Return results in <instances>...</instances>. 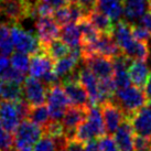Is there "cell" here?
Segmentation results:
<instances>
[{
  "mask_svg": "<svg viewBox=\"0 0 151 151\" xmlns=\"http://www.w3.org/2000/svg\"><path fill=\"white\" fill-rule=\"evenodd\" d=\"M138 86H127L122 89H117L110 101L122 109L126 118H130L136 111H138L147 103L146 94Z\"/></svg>",
  "mask_w": 151,
  "mask_h": 151,
  "instance_id": "6da1fadb",
  "label": "cell"
},
{
  "mask_svg": "<svg viewBox=\"0 0 151 151\" xmlns=\"http://www.w3.org/2000/svg\"><path fill=\"white\" fill-rule=\"evenodd\" d=\"M13 148L16 151H33L43 136L42 127L35 125L29 119H23L13 132Z\"/></svg>",
  "mask_w": 151,
  "mask_h": 151,
  "instance_id": "7a4b0ae2",
  "label": "cell"
},
{
  "mask_svg": "<svg viewBox=\"0 0 151 151\" xmlns=\"http://www.w3.org/2000/svg\"><path fill=\"white\" fill-rule=\"evenodd\" d=\"M10 38L18 52L32 55L42 51L38 35L35 37L29 31H25L21 25L18 24V22H14L10 29Z\"/></svg>",
  "mask_w": 151,
  "mask_h": 151,
  "instance_id": "3957f363",
  "label": "cell"
},
{
  "mask_svg": "<svg viewBox=\"0 0 151 151\" xmlns=\"http://www.w3.org/2000/svg\"><path fill=\"white\" fill-rule=\"evenodd\" d=\"M82 49H83V58L91 54H99L114 59L122 53L115 39L111 38V35L109 34H101L93 42L82 43Z\"/></svg>",
  "mask_w": 151,
  "mask_h": 151,
  "instance_id": "277c9868",
  "label": "cell"
},
{
  "mask_svg": "<svg viewBox=\"0 0 151 151\" xmlns=\"http://www.w3.org/2000/svg\"><path fill=\"white\" fill-rule=\"evenodd\" d=\"M46 101L51 119L54 120H62L65 110L68 106H71V101L68 99L66 93L63 89L62 85L59 84L47 87Z\"/></svg>",
  "mask_w": 151,
  "mask_h": 151,
  "instance_id": "5b68a950",
  "label": "cell"
},
{
  "mask_svg": "<svg viewBox=\"0 0 151 151\" xmlns=\"http://www.w3.org/2000/svg\"><path fill=\"white\" fill-rule=\"evenodd\" d=\"M23 88V98L28 101L30 106L43 105L46 101L47 87L43 84L41 80L30 76L25 77L22 84Z\"/></svg>",
  "mask_w": 151,
  "mask_h": 151,
  "instance_id": "8992f818",
  "label": "cell"
},
{
  "mask_svg": "<svg viewBox=\"0 0 151 151\" xmlns=\"http://www.w3.org/2000/svg\"><path fill=\"white\" fill-rule=\"evenodd\" d=\"M85 66L89 68L98 80L110 78L114 75L113 59L99 54H91L83 58Z\"/></svg>",
  "mask_w": 151,
  "mask_h": 151,
  "instance_id": "52a82bcc",
  "label": "cell"
},
{
  "mask_svg": "<svg viewBox=\"0 0 151 151\" xmlns=\"http://www.w3.org/2000/svg\"><path fill=\"white\" fill-rule=\"evenodd\" d=\"M87 109L88 108L74 105L67 107L63 118L61 120L64 127V136L67 140L75 138L76 128L86 119Z\"/></svg>",
  "mask_w": 151,
  "mask_h": 151,
  "instance_id": "ba28073f",
  "label": "cell"
},
{
  "mask_svg": "<svg viewBox=\"0 0 151 151\" xmlns=\"http://www.w3.org/2000/svg\"><path fill=\"white\" fill-rule=\"evenodd\" d=\"M23 120L17 101H0V122L10 134H13L20 122Z\"/></svg>",
  "mask_w": 151,
  "mask_h": 151,
  "instance_id": "9c48e42d",
  "label": "cell"
},
{
  "mask_svg": "<svg viewBox=\"0 0 151 151\" xmlns=\"http://www.w3.org/2000/svg\"><path fill=\"white\" fill-rule=\"evenodd\" d=\"M101 109L104 125H105L106 134L111 136L119 128L120 124L126 119V116L122 111V109L110 101L101 104Z\"/></svg>",
  "mask_w": 151,
  "mask_h": 151,
  "instance_id": "30bf717a",
  "label": "cell"
},
{
  "mask_svg": "<svg viewBox=\"0 0 151 151\" xmlns=\"http://www.w3.org/2000/svg\"><path fill=\"white\" fill-rule=\"evenodd\" d=\"M134 134L142 137H151V101H148L138 111L128 118Z\"/></svg>",
  "mask_w": 151,
  "mask_h": 151,
  "instance_id": "8fae6325",
  "label": "cell"
},
{
  "mask_svg": "<svg viewBox=\"0 0 151 151\" xmlns=\"http://www.w3.org/2000/svg\"><path fill=\"white\" fill-rule=\"evenodd\" d=\"M62 85H63V89L66 93L68 99L71 101V105L84 107V108H88L91 106L87 92L80 81L65 80L62 81Z\"/></svg>",
  "mask_w": 151,
  "mask_h": 151,
  "instance_id": "7c38bea8",
  "label": "cell"
},
{
  "mask_svg": "<svg viewBox=\"0 0 151 151\" xmlns=\"http://www.w3.org/2000/svg\"><path fill=\"white\" fill-rule=\"evenodd\" d=\"M60 25L53 17H38L35 21V30L41 45L59 38Z\"/></svg>",
  "mask_w": 151,
  "mask_h": 151,
  "instance_id": "4fadbf2b",
  "label": "cell"
},
{
  "mask_svg": "<svg viewBox=\"0 0 151 151\" xmlns=\"http://www.w3.org/2000/svg\"><path fill=\"white\" fill-rule=\"evenodd\" d=\"M78 78L82 85L85 87L89 97L91 105H101V97L99 94V80L93 74L87 67H81L78 70Z\"/></svg>",
  "mask_w": 151,
  "mask_h": 151,
  "instance_id": "5bb4252c",
  "label": "cell"
},
{
  "mask_svg": "<svg viewBox=\"0 0 151 151\" xmlns=\"http://www.w3.org/2000/svg\"><path fill=\"white\" fill-rule=\"evenodd\" d=\"M53 67H54V60L50 55L46 54L43 49L38 53L32 54L30 58V75L37 77L39 80L43 75H45L46 73L53 71Z\"/></svg>",
  "mask_w": 151,
  "mask_h": 151,
  "instance_id": "9a60e30c",
  "label": "cell"
},
{
  "mask_svg": "<svg viewBox=\"0 0 151 151\" xmlns=\"http://www.w3.org/2000/svg\"><path fill=\"white\" fill-rule=\"evenodd\" d=\"M134 131L131 122L128 118H126L114 134V139L117 143L119 151H134Z\"/></svg>",
  "mask_w": 151,
  "mask_h": 151,
  "instance_id": "2e32d148",
  "label": "cell"
},
{
  "mask_svg": "<svg viewBox=\"0 0 151 151\" xmlns=\"http://www.w3.org/2000/svg\"><path fill=\"white\" fill-rule=\"evenodd\" d=\"M124 17L126 21L134 23L150 9V0H124Z\"/></svg>",
  "mask_w": 151,
  "mask_h": 151,
  "instance_id": "e0dca14e",
  "label": "cell"
},
{
  "mask_svg": "<svg viewBox=\"0 0 151 151\" xmlns=\"http://www.w3.org/2000/svg\"><path fill=\"white\" fill-rule=\"evenodd\" d=\"M0 11L13 22H19L28 18L23 0H2L0 2Z\"/></svg>",
  "mask_w": 151,
  "mask_h": 151,
  "instance_id": "ac0fdd59",
  "label": "cell"
},
{
  "mask_svg": "<svg viewBox=\"0 0 151 151\" xmlns=\"http://www.w3.org/2000/svg\"><path fill=\"white\" fill-rule=\"evenodd\" d=\"M111 35L115 39L118 46L120 47L122 52L124 50H126L134 40V35H132V31H131V23H129L126 20L125 21L119 20L116 22Z\"/></svg>",
  "mask_w": 151,
  "mask_h": 151,
  "instance_id": "d6986e66",
  "label": "cell"
},
{
  "mask_svg": "<svg viewBox=\"0 0 151 151\" xmlns=\"http://www.w3.org/2000/svg\"><path fill=\"white\" fill-rule=\"evenodd\" d=\"M128 74L134 85L142 88L147 83L150 71L145 61H132L128 67Z\"/></svg>",
  "mask_w": 151,
  "mask_h": 151,
  "instance_id": "ffe728a7",
  "label": "cell"
},
{
  "mask_svg": "<svg viewBox=\"0 0 151 151\" xmlns=\"http://www.w3.org/2000/svg\"><path fill=\"white\" fill-rule=\"evenodd\" d=\"M95 9L105 13L113 21H119L124 17V4L120 0H96Z\"/></svg>",
  "mask_w": 151,
  "mask_h": 151,
  "instance_id": "44dd1931",
  "label": "cell"
},
{
  "mask_svg": "<svg viewBox=\"0 0 151 151\" xmlns=\"http://www.w3.org/2000/svg\"><path fill=\"white\" fill-rule=\"evenodd\" d=\"M87 19L92 22V24L95 27V29L101 34H109L111 35L114 31V21L105 13L101 12L97 9H92L87 14Z\"/></svg>",
  "mask_w": 151,
  "mask_h": 151,
  "instance_id": "7402d4cb",
  "label": "cell"
},
{
  "mask_svg": "<svg viewBox=\"0 0 151 151\" xmlns=\"http://www.w3.org/2000/svg\"><path fill=\"white\" fill-rule=\"evenodd\" d=\"M60 37L70 47L82 45V33L77 23H66L61 27Z\"/></svg>",
  "mask_w": 151,
  "mask_h": 151,
  "instance_id": "603a6c76",
  "label": "cell"
},
{
  "mask_svg": "<svg viewBox=\"0 0 151 151\" xmlns=\"http://www.w3.org/2000/svg\"><path fill=\"white\" fill-rule=\"evenodd\" d=\"M78 62H80V60L72 56L71 54H67L64 58L55 60L53 71L56 74V76L62 80V78L66 77L67 75H70L71 73L75 71L78 66Z\"/></svg>",
  "mask_w": 151,
  "mask_h": 151,
  "instance_id": "cb8c5ba5",
  "label": "cell"
},
{
  "mask_svg": "<svg viewBox=\"0 0 151 151\" xmlns=\"http://www.w3.org/2000/svg\"><path fill=\"white\" fill-rule=\"evenodd\" d=\"M122 53L132 61H145L146 62L150 56V50H149L148 43L138 41L136 39L126 50L122 51Z\"/></svg>",
  "mask_w": 151,
  "mask_h": 151,
  "instance_id": "d4e9b609",
  "label": "cell"
},
{
  "mask_svg": "<svg viewBox=\"0 0 151 151\" xmlns=\"http://www.w3.org/2000/svg\"><path fill=\"white\" fill-rule=\"evenodd\" d=\"M42 49L45 51L46 54L50 55L54 61L64 58L70 53V46L67 45L66 43H64L62 40H58V39L52 40L51 42L42 45Z\"/></svg>",
  "mask_w": 151,
  "mask_h": 151,
  "instance_id": "484cf974",
  "label": "cell"
},
{
  "mask_svg": "<svg viewBox=\"0 0 151 151\" xmlns=\"http://www.w3.org/2000/svg\"><path fill=\"white\" fill-rule=\"evenodd\" d=\"M27 119H29L35 125L43 128L51 120L50 111H49L47 106H45L44 104L39 106H31Z\"/></svg>",
  "mask_w": 151,
  "mask_h": 151,
  "instance_id": "4316f807",
  "label": "cell"
},
{
  "mask_svg": "<svg viewBox=\"0 0 151 151\" xmlns=\"http://www.w3.org/2000/svg\"><path fill=\"white\" fill-rule=\"evenodd\" d=\"M77 25H78L81 33H82V43L93 42L101 34L95 29V27L92 24V22L88 20L87 17L80 20L77 22Z\"/></svg>",
  "mask_w": 151,
  "mask_h": 151,
  "instance_id": "83f0119b",
  "label": "cell"
},
{
  "mask_svg": "<svg viewBox=\"0 0 151 151\" xmlns=\"http://www.w3.org/2000/svg\"><path fill=\"white\" fill-rule=\"evenodd\" d=\"M1 99L10 101H18L23 99L22 84L4 83V89H2V94H1Z\"/></svg>",
  "mask_w": 151,
  "mask_h": 151,
  "instance_id": "f1b7e54d",
  "label": "cell"
},
{
  "mask_svg": "<svg viewBox=\"0 0 151 151\" xmlns=\"http://www.w3.org/2000/svg\"><path fill=\"white\" fill-rule=\"evenodd\" d=\"M0 78L4 83H16V84H23L25 80V74L22 72L18 71L14 67H10L6 68L1 74H0Z\"/></svg>",
  "mask_w": 151,
  "mask_h": 151,
  "instance_id": "f546056e",
  "label": "cell"
},
{
  "mask_svg": "<svg viewBox=\"0 0 151 151\" xmlns=\"http://www.w3.org/2000/svg\"><path fill=\"white\" fill-rule=\"evenodd\" d=\"M10 63H11V66L17 68L18 71L27 74L30 68V56L29 54L17 52V53L12 54L11 59H10Z\"/></svg>",
  "mask_w": 151,
  "mask_h": 151,
  "instance_id": "4dcf8cb0",
  "label": "cell"
},
{
  "mask_svg": "<svg viewBox=\"0 0 151 151\" xmlns=\"http://www.w3.org/2000/svg\"><path fill=\"white\" fill-rule=\"evenodd\" d=\"M42 129H43V134H44V136H49V137H51V138H53V139L65 137V136H64V127H63V125H62V122H61V120L51 119L50 122H47Z\"/></svg>",
  "mask_w": 151,
  "mask_h": 151,
  "instance_id": "1f68e13d",
  "label": "cell"
},
{
  "mask_svg": "<svg viewBox=\"0 0 151 151\" xmlns=\"http://www.w3.org/2000/svg\"><path fill=\"white\" fill-rule=\"evenodd\" d=\"M62 148L65 147H61L55 139L51 138L49 136H44L34 146L33 151H59Z\"/></svg>",
  "mask_w": 151,
  "mask_h": 151,
  "instance_id": "d6a6232c",
  "label": "cell"
},
{
  "mask_svg": "<svg viewBox=\"0 0 151 151\" xmlns=\"http://www.w3.org/2000/svg\"><path fill=\"white\" fill-rule=\"evenodd\" d=\"M13 147V137L0 122V151L11 149Z\"/></svg>",
  "mask_w": 151,
  "mask_h": 151,
  "instance_id": "836d02e7",
  "label": "cell"
},
{
  "mask_svg": "<svg viewBox=\"0 0 151 151\" xmlns=\"http://www.w3.org/2000/svg\"><path fill=\"white\" fill-rule=\"evenodd\" d=\"M131 31L134 38L138 41L148 43L151 40V33L142 24H131Z\"/></svg>",
  "mask_w": 151,
  "mask_h": 151,
  "instance_id": "e575fe53",
  "label": "cell"
},
{
  "mask_svg": "<svg viewBox=\"0 0 151 151\" xmlns=\"http://www.w3.org/2000/svg\"><path fill=\"white\" fill-rule=\"evenodd\" d=\"M99 151H119L115 139L110 134H105L99 138Z\"/></svg>",
  "mask_w": 151,
  "mask_h": 151,
  "instance_id": "d590c367",
  "label": "cell"
},
{
  "mask_svg": "<svg viewBox=\"0 0 151 151\" xmlns=\"http://www.w3.org/2000/svg\"><path fill=\"white\" fill-rule=\"evenodd\" d=\"M134 151H151V139L137 134L134 139Z\"/></svg>",
  "mask_w": 151,
  "mask_h": 151,
  "instance_id": "8d00e7d4",
  "label": "cell"
},
{
  "mask_svg": "<svg viewBox=\"0 0 151 151\" xmlns=\"http://www.w3.org/2000/svg\"><path fill=\"white\" fill-rule=\"evenodd\" d=\"M66 151H85L84 150V142H82L77 139H70L66 141L65 145Z\"/></svg>",
  "mask_w": 151,
  "mask_h": 151,
  "instance_id": "74e56055",
  "label": "cell"
},
{
  "mask_svg": "<svg viewBox=\"0 0 151 151\" xmlns=\"http://www.w3.org/2000/svg\"><path fill=\"white\" fill-rule=\"evenodd\" d=\"M13 50H14V46H13V43L11 41V38L7 39L2 45L0 47V55H4V56H9L13 53Z\"/></svg>",
  "mask_w": 151,
  "mask_h": 151,
  "instance_id": "f35d334b",
  "label": "cell"
},
{
  "mask_svg": "<svg viewBox=\"0 0 151 151\" xmlns=\"http://www.w3.org/2000/svg\"><path fill=\"white\" fill-rule=\"evenodd\" d=\"M43 2H45L46 4H49L53 10H58V9L65 7L71 2L72 0H42Z\"/></svg>",
  "mask_w": 151,
  "mask_h": 151,
  "instance_id": "ab89813d",
  "label": "cell"
},
{
  "mask_svg": "<svg viewBox=\"0 0 151 151\" xmlns=\"http://www.w3.org/2000/svg\"><path fill=\"white\" fill-rule=\"evenodd\" d=\"M10 34V25L8 23H0V47L2 45V43L9 39Z\"/></svg>",
  "mask_w": 151,
  "mask_h": 151,
  "instance_id": "60d3db41",
  "label": "cell"
},
{
  "mask_svg": "<svg viewBox=\"0 0 151 151\" xmlns=\"http://www.w3.org/2000/svg\"><path fill=\"white\" fill-rule=\"evenodd\" d=\"M85 151H99V141L95 139H91L86 142H84Z\"/></svg>",
  "mask_w": 151,
  "mask_h": 151,
  "instance_id": "b9f144b4",
  "label": "cell"
},
{
  "mask_svg": "<svg viewBox=\"0 0 151 151\" xmlns=\"http://www.w3.org/2000/svg\"><path fill=\"white\" fill-rule=\"evenodd\" d=\"M76 4H78L80 6H82L84 9H86L88 12L95 8V4H96V0H72Z\"/></svg>",
  "mask_w": 151,
  "mask_h": 151,
  "instance_id": "7bdbcfd3",
  "label": "cell"
},
{
  "mask_svg": "<svg viewBox=\"0 0 151 151\" xmlns=\"http://www.w3.org/2000/svg\"><path fill=\"white\" fill-rule=\"evenodd\" d=\"M140 24H142L151 33V10L143 14L142 18L140 19Z\"/></svg>",
  "mask_w": 151,
  "mask_h": 151,
  "instance_id": "ee69618b",
  "label": "cell"
},
{
  "mask_svg": "<svg viewBox=\"0 0 151 151\" xmlns=\"http://www.w3.org/2000/svg\"><path fill=\"white\" fill-rule=\"evenodd\" d=\"M10 65H11V63H10V60H9L8 56L0 55V74H1L6 68H8Z\"/></svg>",
  "mask_w": 151,
  "mask_h": 151,
  "instance_id": "f6af8a7d",
  "label": "cell"
},
{
  "mask_svg": "<svg viewBox=\"0 0 151 151\" xmlns=\"http://www.w3.org/2000/svg\"><path fill=\"white\" fill-rule=\"evenodd\" d=\"M145 94L147 97V101H151V73L148 77L147 83L145 85Z\"/></svg>",
  "mask_w": 151,
  "mask_h": 151,
  "instance_id": "bcb514c9",
  "label": "cell"
},
{
  "mask_svg": "<svg viewBox=\"0 0 151 151\" xmlns=\"http://www.w3.org/2000/svg\"><path fill=\"white\" fill-rule=\"evenodd\" d=\"M2 89H4V82L0 78V97H1V94H2Z\"/></svg>",
  "mask_w": 151,
  "mask_h": 151,
  "instance_id": "7dc6e473",
  "label": "cell"
},
{
  "mask_svg": "<svg viewBox=\"0 0 151 151\" xmlns=\"http://www.w3.org/2000/svg\"><path fill=\"white\" fill-rule=\"evenodd\" d=\"M4 151H16V150H11V149H8V150H4Z\"/></svg>",
  "mask_w": 151,
  "mask_h": 151,
  "instance_id": "c3c4849f",
  "label": "cell"
},
{
  "mask_svg": "<svg viewBox=\"0 0 151 151\" xmlns=\"http://www.w3.org/2000/svg\"><path fill=\"white\" fill-rule=\"evenodd\" d=\"M150 10H151V0H150Z\"/></svg>",
  "mask_w": 151,
  "mask_h": 151,
  "instance_id": "681fc988",
  "label": "cell"
},
{
  "mask_svg": "<svg viewBox=\"0 0 151 151\" xmlns=\"http://www.w3.org/2000/svg\"><path fill=\"white\" fill-rule=\"evenodd\" d=\"M1 1H2V0H0V2H1Z\"/></svg>",
  "mask_w": 151,
  "mask_h": 151,
  "instance_id": "f907efd6",
  "label": "cell"
}]
</instances>
